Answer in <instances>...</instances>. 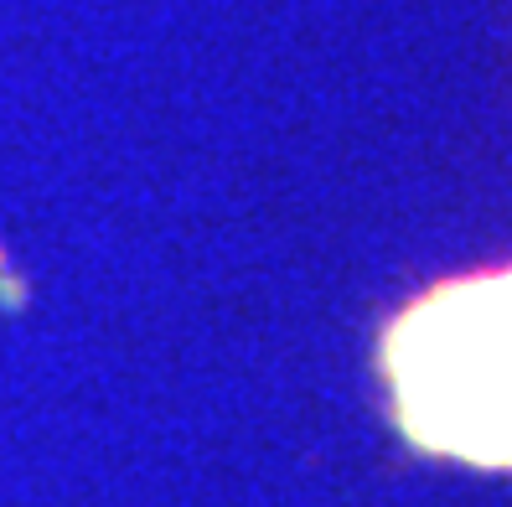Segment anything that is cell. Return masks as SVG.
<instances>
[{
  "label": "cell",
  "mask_w": 512,
  "mask_h": 507,
  "mask_svg": "<svg viewBox=\"0 0 512 507\" xmlns=\"http://www.w3.org/2000/svg\"><path fill=\"white\" fill-rule=\"evenodd\" d=\"M383 378L419 451L512 471V264L409 301L383 332Z\"/></svg>",
  "instance_id": "obj_1"
}]
</instances>
